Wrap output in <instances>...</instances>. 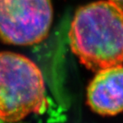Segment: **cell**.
Wrapping results in <instances>:
<instances>
[{
  "label": "cell",
  "mask_w": 123,
  "mask_h": 123,
  "mask_svg": "<svg viewBox=\"0 0 123 123\" xmlns=\"http://www.w3.org/2000/svg\"><path fill=\"white\" fill-rule=\"evenodd\" d=\"M122 9L111 1L78 8L70 28V46L80 62L93 72L122 65Z\"/></svg>",
  "instance_id": "obj_1"
},
{
  "label": "cell",
  "mask_w": 123,
  "mask_h": 123,
  "mask_svg": "<svg viewBox=\"0 0 123 123\" xmlns=\"http://www.w3.org/2000/svg\"><path fill=\"white\" fill-rule=\"evenodd\" d=\"M48 106L42 74L33 61L13 52H0V119L19 122Z\"/></svg>",
  "instance_id": "obj_2"
},
{
  "label": "cell",
  "mask_w": 123,
  "mask_h": 123,
  "mask_svg": "<svg viewBox=\"0 0 123 123\" xmlns=\"http://www.w3.org/2000/svg\"><path fill=\"white\" fill-rule=\"evenodd\" d=\"M54 11L51 0H0V40L32 45L49 33Z\"/></svg>",
  "instance_id": "obj_3"
},
{
  "label": "cell",
  "mask_w": 123,
  "mask_h": 123,
  "mask_svg": "<svg viewBox=\"0 0 123 123\" xmlns=\"http://www.w3.org/2000/svg\"><path fill=\"white\" fill-rule=\"evenodd\" d=\"M122 65L96 72L87 90V102L94 113L112 117L122 111Z\"/></svg>",
  "instance_id": "obj_4"
},
{
  "label": "cell",
  "mask_w": 123,
  "mask_h": 123,
  "mask_svg": "<svg viewBox=\"0 0 123 123\" xmlns=\"http://www.w3.org/2000/svg\"><path fill=\"white\" fill-rule=\"evenodd\" d=\"M109 1L113 2L114 4H116L117 6H119L120 8L122 9V1L123 0H109Z\"/></svg>",
  "instance_id": "obj_5"
},
{
  "label": "cell",
  "mask_w": 123,
  "mask_h": 123,
  "mask_svg": "<svg viewBox=\"0 0 123 123\" xmlns=\"http://www.w3.org/2000/svg\"><path fill=\"white\" fill-rule=\"evenodd\" d=\"M0 123H6V122H3L1 119H0Z\"/></svg>",
  "instance_id": "obj_6"
}]
</instances>
